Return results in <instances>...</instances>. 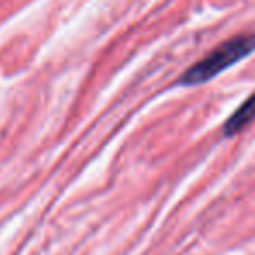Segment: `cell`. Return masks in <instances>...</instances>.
Returning a JSON list of instances; mask_svg holds the SVG:
<instances>
[{
	"label": "cell",
	"instance_id": "1",
	"mask_svg": "<svg viewBox=\"0 0 255 255\" xmlns=\"http://www.w3.org/2000/svg\"><path fill=\"white\" fill-rule=\"evenodd\" d=\"M255 51V33L250 35H238L226 40L220 46H217L208 56L199 60L192 65L185 74L182 75V86H199L215 79L219 74L227 70L229 67L236 65L243 58L250 56Z\"/></svg>",
	"mask_w": 255,
	"mask_h": 255
},
{
	"label": "cell",
	"instance_id": "2",
	"mask_svg": "<svg viewBox=\"0 0 255 255\" xmlns=\"http://www.w3.org/2000/svg\"><path fill=\"white\" fill-rule=\"evenodd\" d=\"M252 121H255V93L250 98L245 100L240 109L226 121V124H224V135L226 136L236 135L245 126H248Z\"/></svg>",
	"mask_w": 255,
	"mask_h": 255
}]
</instances>
